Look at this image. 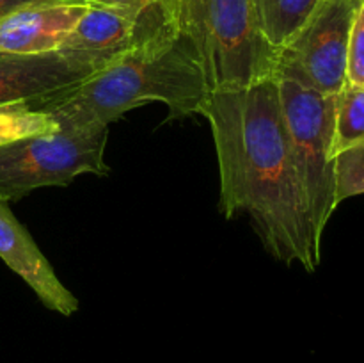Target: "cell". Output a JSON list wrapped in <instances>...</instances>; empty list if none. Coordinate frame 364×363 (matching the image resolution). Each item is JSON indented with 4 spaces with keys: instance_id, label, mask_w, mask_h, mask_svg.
<instances>
[{
    "instance_id": "1",
    "label": "cell",
    "mask_w": 364,
    "mask_h": 363,
    "mask_svg": "<svg viewBox=\"0 0 364 363\" xmlns=\"http://www.w3.org/2000/svg\"><path fill=\"white\" fill-rule=\"evenodd\" d=\"M220 173V212L247 214L267 253L315 273L322 244L313 233L288 144L277 78L210 91L201 107Z\"/></svg>"
},
{
    "instance_id": "2",
    "label": "cell",
    "mask_w": 364,
    "mask_h": 363,
    "mask_svg": "<svg viewBox=\"0 0 364 363\" xmlns=\"http://www.w3.org/2000/svg\"><path fill=\"white\" fill-rule=\"evenodd\" d=\"M198 53L181 32L114 60L87 80L43 98L28 100L59 128H109L128 110L162 102L169 120L201 112L208 96Z\"/></svg>"
},
{
    "instance_id": "3",
    "label": "cell",
    "mask_w": 364,
    "mask_h": 363,
    "mask_svg": "<svg viewBox=\"0 0 364 363\" xmlns=\"http://www.w3.org/2000/svg\"><path fill=\"white\" fill-rule=\"evenodd\" d=\"M178 28L198 53L208 91L276 77L277 50L259 31L252 0H178Z\"/></svg>"
},
{
    "instance_id": "4",
    "label": "cell",
    "mask_w": 364,
    "mask_h": 363,
    "mask_svg": "<svg viewBox=\"0 0 364 363\" xmlns=\"http://www.w3.org/2000/svg\"><path fill=\"white\" fill-rule=\"evenodd\" d=\"M288 144L313 233L322 244L336 205L333 148L336 96H326L288 78H277Z\"/></svg>"
},
{
    "instance_id": "5",
    "label": "cell",
    "mask_w": 364,
    "mask_h": 363,
    "mask_svg": "<svg viewBox=\"0 0 364 363\" xmlns=\"http://www.w3.org/2000/svg\"><path fill=\"white\" fill-rule=\"evenodd\" d=\"M109 128L52 132L0 144V199L18 201L41 187H63L78 174H109L105 153Z\"/></svg>"
},
{
    "instance_id": "6",
    "label": "cell",
    "mask_w": 364,
    "mask_h": 363,
    "mask_svg": "<svg viewBox=\"0 0 364 363\" xmlns=\"http://www.w3.org/2000/svg\"><path fill=\"white\" fill-rule=\"evenodd\" d=\"M361 0H322L306 23L277 48L276 78H288L326 96L347 82V50Z\"/></svg>"
},
{
    "instance_id": "7",
    "label": "cell",
    "mask_w": 364,
    "mask_h": 363,
    "mask_svg": "<svg viewBox=\"0 0 364 363\" xmlns=\"http://www.w3.org/2000/svg\"><path fill=\"white\" fill-rule=\"evenodd\" d=\"M178 32V0L153 4L141 11L89 6L59 50L107 68L114 60L173 38Z\"/></svg>"
},
{
    "instance_id": "8",
    "label": "cell",
    "mask_w": 364,
    "mask_h": 363,
    "mask_svg": "<svg viewBox=\"0 0 364 363\" xmlns=\"http://www.w3.org/2000/svg\"><path fill=\"white\" fill-rule=\"evenodd\" d=\"M103 68L96 60L60 50L39 56L0 52V105L75 88Z\"/></svg>"
},
{
    "instance_id": "9",
    "label": "cell",
    "mask_w": 364,
    "mask_h": 363,
    "mask_svg": "<svg viewBox=\"0 0 364 363\" xmlns=\"http://www.w3.org/2000/svg\"><path fill=\"white\" fill-rule=\"evenodd\" d=\"M0 258L16 273L46 308L64 317L78 310V299L60 283L53 267L36 246L23 224L14 217L9 205L0 199Z\"/></svg>"
},
{
    "instance_id": "10",
    "label": "cell",
    "mask_w": 364,
    "mask_h": 363,
    "mask_svg": "<svg viewBox=\"0 0 364 363\" xmlns=\"http://www.w3.org/2000/svg\"><path fill=\"white\" fill-rule=\"evenodd\" d=\"M87 6L59 2H34L0 20V52L39 56L57 52Z\"/></svg>"
},
{
    "instance_id": "11",
    "label": "cell",
    "mask_w": 364,
    "mask_h": 363,
    "mask_svg": "<svg viewBox=\"0 0 364 363\" xmlns=\"http://www.w3.org/2000/svg\"><path fill=\"white\" fill-rule=\"evenodd\" d=\"M262 34L274 48H281L322 0H252Z\"/></svg>"
},
{
    "instance_id": "12",
    "label": "cell",
    "mask_w": 364,
    "mask_h": 363,
    "mask_svg": "<svg viewBox=\"0 0 364 363\" xmlns=\"http://www.w3.org/2000/svg\"><path fill=\"white\" fill-rule=\"evenodd\" d=\"M364 142V89L345 84L334 105L333 159L343 149Z\"/></svg>"
},
{
    "instance_id": "13",
    "label": "cell",
    "mask_w": 364,
    "mask_h": 363,
    "mask_svg": "<svg viewBox=\"0 0 364 363\" xmlns=\"http://www.w3.org/2000/svg\"><path fill=\"white\" fill-rule=\"evenodd\" d=\"M57 127L52 117L36 109L31 102L0 105V144L18 141L28 135L46 134Z\"/></svg>"
},
{
    "instance_id": "14",
    "label": "cell",
    "mask_w": 364,
    "mask_h": 363,
    "mask_svg": "<svg viewBox=\"0 0 364 363\" xmlns=\"http://www.w3.org/2000/svg\"><path fill=\"white\" fill-rule=\"evenodd\" d=\"M336 205L364 194V142L343 149L334 157Z\"/></svg>"
},
{
    "instance_id": "15",
    "label": "cell",
    "mask_w": 364,
    "mask_h": 363,
    "mask_svg": "<svg viewBox=\"0 0 364 363\" xmlns=\"http://www.w3.org/2000/svg\"><path fill=\"white\" fill-rule=\"evenodd\" d=\"M364 89V0L355 9L347 50V82Z\"/></svg>"
},
{
    "instance_id": "16",
    "label": "cell",
    "mask_w": 364,
    "mask_h": 363,
    "mask_svg": "<svg viewBox=\"0 0 364 363\" xmlns=\"http://www.w3.org/2000/svg\"><path fill=\"white\" fill-rule=\"evenodd\" d=\"M166 2V0H96L95 6H107V7H119V9L141 11L144 7L153 6V4Z\"/></svg>"
},
{
    "instance_id": "17",
    "label": "cell",
    "mask_w": 364,
    "mask_h": 363,
    "mask_svg": "<svg viewBox=\"0 0 364 363\" xmlns=\"http://www.w3.org/2000/svg\"><path fill=\"white\" fill-rule=\"evenodd\" d=\"M34 2H45V0H0V20H2L4 16H7L9 13H13V11ZM50 2H52V0H50Z\"/></svg>"
},
{
    "instance_id": "18",
    "label": "cell",
    "mask_w": 364,
    "mask_h": 363,
    "mask_svg": "<svg viewBox=\"0 0 364 363\" xmlns=\"http://www.w3.org/2000/svg\"><path fill=\"white\" fill-rule=\"evenodd\" d=\"M52 2L59 4H73V6H95L96 0H52Z\"/></svg>"
}]
</instances>
